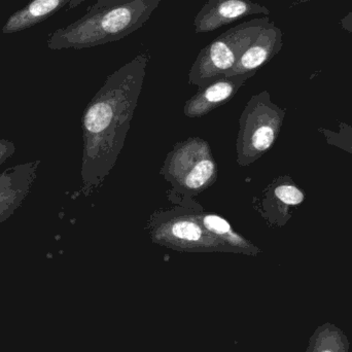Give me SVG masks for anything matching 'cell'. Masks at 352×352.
I'll list each match as a JSON object with an SVG mask.
<instances>
[{
    "mask_svg": "<svg viewBox=\"0 0 352 352\" xmlns=\"http://www.w3.org/2000/svg\"><path fill=\"white\" fill-rule=\"evenodd\" d=\"M72 0H31L12 14L2 27V33L12 34L31 28L54 16Z\"/></svg>",
    "mask_w": 352,
    "mask_h": 352,
    "instance_id": "obj_13",
    "label": "cell"
},
{
    "mask_svg": "<svg viewBox=\"0 0 352 352\" xmlns=\"http://www.w3.org/2000/svg\"><path fill=\"white\" fill-rule=\"evenodd\" d=\"M341 27L347 32L352 33V10L340 21Z\"/></svg>",
    "mask_w": 352,
    "mask_h": 352,
    "instance_id": "obj_17",
    "label": "cell"
},
{
    "mask_svg": "<svg viewBox=\"0 0 352 352\" xmlns=\"http://www.w3.org/2000/svg\"><path fill=\"white\" fill-rule=\"evenodd\" d=\"M161 175L178 194L195 196L214 184L217 165L208 142L190 138L178 142L167 155Z\"/></svg>",
    "mask_w": 352,
    "mask_h": 352,
    "instance_id": "obj_5",
    "label": "cell"
},
{
    "mask_svg": "<svg viewBox=\"0 0 352 352\" xmlns=\"http://www.w3.org/2000/svg\"><path fill=\"white\" fill-rule=\"evenodd\" d=\"M84 1H86V0H72V2L68 4V6H69V8H74L80 6V4L82 3Z\"/></svg>",
    "mask_w": 352,
    "mask_h": 352,
    "instance_id": "obj_19",
    "label": "cell"
},
{
    "mask_svg": "<svg viewBox=\"0 0 352 352\" xmlns=\"http://www.w3.org/2000/svg\"><path fill=\"white\" fill-rule=\"evenodd\" d=\"M349 338L332 322H324L312 333L306 352H349Z\"/></svg>",
    "mask_w": 352,
    "mask_h": 352,
    "instance_id": "obj_14",
    "label": "cell"
},
{
    "mask_svg": "<svg viewBox=\"0 0 352 352\" xmlns=\"http://www.w3.org/2000/svg\"><path fill=\"white\" fill-rule=\"evenodd\" d=\"M305 199V192L291 176H279L256 201V209L270 227L283 228Z\"/></svg>",
    "mask_w": 352,
    "mask_h": 352,
    "instance_id": "obj_7",
    "label": "cell"
},
{
    "mask_svg": "<svg viewBox=\"0 0 352 352\" xmlns=\"http://www.w3.org/2000/svg\"><path fill=\"white\" fill-rule=\"evenodd\" d=\"M318 131L324 136L330 146H337L345 152L352 154V126L345 123H339L337 131L320 128Z\"/></svg>",
    "mask_w": 352,
    "mask_h": 352,
    "instance_id": "obj_15",
    "label": "cell"
},
{
    "mask_svg": "<svg viewBox=\"0 0 352 352\" xmlns=\"http://www.w3.org/2000/svg\"><path fill=\"white\" fill-rule=\"evenodd\" d=\"M155 243L180 252H226L229 250L201 225L195 209L175 208L158 211L150 223Z\"/></svg>",
    "mask_w": 352,
    "mask_h": 352,
    "instance_id": "obj_6",
    "label": "cell"
},
{
    "mask_svg": "<svg viewBox=\"0 0 352 352\" xmlns=\"http://www.w3.org/2000/svg\"><path fill=\"white\" fill-rule=\"evenodd\" d=\"M270 22L269 16L240 23L201 50L188 74V84L199 89L225 76Z\"/></svg>",
    "mask_w": 352,
    "mask_h": 352,
    "instance_id": "obj_3",
    "label": "cell"
},
{
    "mask_svg": "<svg viewBox=\"0 0 352 352\" xmlns=\"http://www.w3.org/2000/svg\"><path fill=\"white\" fill-rule=\"evenodd\" d=\"M285 116V109L272 102L268 91H263L250 98L239 119L236 142L239 166L252 164L274 146Z\"/></svg>",
    "mask_w": 352,
    "mask_h": 352,
    "instance_id": "obj_4",
    "label": "cell"
},
{
    "mask_svg": "<svg viewBox=\"0 0 352 352\" xmlns=\"http://www.w3.org/2000/svg\"><path fill=\"white\" fill-rule=\"evenodd\" d=\"M283 45V31L270 21L254 43L242 54L237 63L223 76L256 74L260 68L269 63L281 51Z\"/></svg>",
    "mask_w": 352,
    "mask_h": 352,
    "instance_id": "obj_11",
    "label": "cell"
},
{
    "mask_svg": "<svg viewBox=\"0 0 352 352\" xmlns=\"http://www.w3.org/2000/svg\"><path fill=\"white\" fill-rule=\"evenodd\" d=\"M14 153H16V146L14 142L0 140V165L3 164Z\"/></svg>",
    "mask_w": 352,
    "mask_h": 352,
    "instance_id": "obj_16",
    "label": "cell"
},
{
    "mask_svg": "<svg viewBox=\"0 0 352 352\" xmlns=\"http://www.w3.org/2000/svg\"><path fill=\"white\" fill-rule=\"evenodd\" d=\"M148 54H140L107 76L82 116V194L100 188L115 167L125 144L140 93Z\"/></svg>",
    "mask_w": 352,
    "mask_h": 352,
    "instance_id": "obj_1",
    "label": "cell"
},
{
    "mask_svg": "<svg viewBox=\"0 0 352 352\" xmlns=\"http://www.w3.org/2000/svg\"><path fill=\"white\" fill-rule=\"evenodd\" d=\"M161 0H120L113 6L90 8L47 39L51 50H82L121 41L140 30L150 20Z\"/></svg>",
    "mask_w": 352,
    "mask_h": 352,
    "instance_id": "obj_2",
    "label": "cell"
},
{
    "mask_svg": "<svg viewBox=\"0 0 352 352\" xmlns=\"http://www.w3.org/2000/svg\"><path fill=\"white\" fill-rule=\"evenodd\" d=\"M120 0H97L96 3L93 4L91 8H102V6H113V4L118 3Z\"/></svg>",
    "mask_w": 352,
    "mask_h": 352,
    "instance_id": "obj_18",
    "label": "cell"
},
{
    "mask_svg": "<svg viewBox=\"0 0 352 352\" xmlns=\"http://www.w3.org/2000/svg\"><path fill=\"white\" fill-rule=\"evenodd\" d=\"M254 74L221 76L214 82L203 87L186 101L184 113L190 119L203 117L217 107L229 102L239 89L254 76Z\"/></svg>",
    "mask_w": 352,
    "mask_h": 352,
    "instance_id": "obj_9",
    "label": "cell"
},
{
    "mask_svg": "<svg viewBox=\"0 0 352 352\" xmlns=\"http://www.w3.org/2000/svg\"><path fill=\"white\" fill-rule=\"evenodd\" d=\"M195 214L202 227L215 239L219 240L229 252H239L248 256H256L260 254V248H256L244 236L234 231L229 221L214 213L204 212L195 209Z\"/></svg>",
    "mask_w": 352,
    "mask_h": 352,
    "instance_id": "obj_12",
    "label": "cell"
},
{
    "mask_svg": "<svg viewBox=\"0 0 352 352\" xmlns=\"http://www.w3.org/2000/svg\"><path fill=\"white\" fill-rule=\"evenodd\" d=\"M41 161L16 165L0 173V223L10 219L30 192Z\"/></svg>",
    "mask_w": 352,
    "mask_h": 352,
    "instance_id": "obj_10",
    "label": "cell"
},
{
    "mask_svg": "<svg viewBox=\"0 0 352 352\" xmlns=\"http://www.w3.org/2000/svg\"><path fill=\"white\" fill-rule=\"evenodd\" d=\"M254 14L269 16L270 10L252 0H208L195 16V32H213Z\"/></svg>",
    "mask_w": 352,
    "mask_h": 352,
    "instance_id": "obj_8",
    "label": "cell"
}]
</instances>
